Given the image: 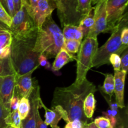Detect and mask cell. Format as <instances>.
I'll return each instance as SVG.
<instances>
[{
    "instance_id": "6da1fadb",
    "label": "cell",
    "mask_w": 128,
    "mask_h": 128,
    "mask_svg": "<svg viewBox=\"0 0 128 128\" xmlns=\"http://www.w3.org/2000/svg\"><path fill=\"white\" fill-rule=\"evenodd\" d=\"M98 91L92 82L85 79L80 84L74 82L68 87L56 88L53 92L51 107L59 106L65 111L67 122L80 121L88 124L90 120L85 116L83 104L86 96Z\"/></svg>"
},
{
    "instance_id": "7a4b0ae2",
    "label": "cell",
    "mask_w": 128,
    "mask_h": 128,
    "mask_svg": "<svg viewBox=\"0 0 128 128\" xmlns=\"http://www.w3.org/2000/svg\"><path fill=\"white\" fill-rule=\"evenodd\" d=\"M38 30L23 36H12L10 61L17 76L24 74L40 66L38 59L41 54L34 50Z\"/></svg>"
},
{
    "instance_id": "3957f363",
    "label": "cell",
    "mask_w": 128,
    "mask_h": 128,
    "mask_svg": "<svg viewBox=\"0 0 128 128\" xmlns=\"http://www.w3.org/2000/svg\"><path fill=\"white\" fill-rule=\"evenodd\" d=\"M64 44L62 31L50 15L38 30L34 50L47 59L53 58L63 48Z\"/></svg>"
},
{
    "instance_id": "277c9868",
    "label": "cell",
    "mask_w": 128,
    "mask_h": 128,
    "mask_svg": "<svg viewBox=\"0 0 128 128\" xmlns=\"http://www.w3.org/2000/svg\"><path fill=\"white\" fill-rule=\"evenodd\" d=\"M128 12H126L121 21L114 28L110 38L106 43L98 48L97 51L92 60V68H98L104 64H110V57L112 54L121 55L128 46L123 45L121 41V32L124 27L128 26Z\"/></svg>"
},
{
    "instance_id": "5b68a950",
    "label": "cell",
    "mask_w": 128,
    "mask_h": 128,
    "mask_svg": "<svg viewBox=\"0 0 128 128\" xmlns=\"http://www.w3.org/2000/svg\"><path fill=\"white\" fill-rule=\"evenodd\" d=\"M98 48L97 39L86 37L82 40L78 52L76 78L74 82L80 84L85 79L88 72L92 68V60Z\"/></svg>"
},
{
    "instance_id": "8992f818",
    "label": "cell",
    "mask_w": 128,
    "mask_h": 128,
    "mask_svg": "<svg viewBox=\"0 0 128 128\" xmlns=\"http://www.w3.org/2000/svg\"><path fill=\"white\" fill-rule=\"evenodd\" d=\"M62 28L67 24L79 26L83 16L76 11L77 0H55Z\"/></svg>"
},
{
    "instance_id": "52a82bcc",
    "label": "cell",
    "mask_w": 128,
    "mask_h": 128,
    "mask_svg": "<svg viewBox=\"0 0 128 128\" xmlns=\"http://www.w3.org/2000/svg\"><path fill=\"white\" fill-rule=\"evenodd\" d=\"M10 28L12 36H23L38 29L35 26L32 18L22 6L12 18Z\"/></svg>"
},
{
    "instance_id": "ba28073f",
    "label": "cell",
    "mask_w": 128,
    "mask_h": 128,
    "mask_svg": "<svg viewBox=\"0 0 128 128\" xmlns=\"http://www.w3.org/2000/svg\"><path fill=\"white\" fill-rule=\"evenodd\" d=\"M128 0H107L106 1V21L107 32L111 33L121 21L128 6Z\"/></svg>"
},
{
    "instance_id": "9c48e42d",
    "label": "cell",
    "mask_w": 128,
    "mask_h": 128,
    "mask_svg": "<svg viewBox=\"0 0 128 128\" xmlns=\"http://www.w3.org/2000/svg\"><path fill=\"white\" fill-rule=\"evenodd\" d=\"M34 88L29 96L30 110L25 119L21 120V128H36V116L39 110L41 108L42 101L40 97V87L38 81H33Z\"/></svg>"
},
{
    "instance_id": "30bf717a",
    "label": "cell",
    "mask_w": 128,
    "mask_h": 128,
    "mask_svg": "<svg viewBox=\"0 0 128 128\" xmlns=\"http://www.w3.org/2000/svg\"><path fill=\"white\" fill-rule=\"evenodd\" d=\"M106 1L100 0L94 7V24L87 37L97 39L101 32H107L106 21Z\"/></svg>"
},
{
    "instance_id": "8fae6325",
    "label": "cell",
    "mask_w": 128,
    "mask_h": 128,
    "mask_svg": "<svg viewBox=\"0 0 128 128\" xmlns=\"http://www.w3.org/2000/svg\"><path fill=\"white\" fill-rule=\"evenodd\" d=\"M15 78L16 74L0 78V101L4 107L10 112V102L15 88Z\"/></svg>"
},
{
    "instance_id": "7c38bea8",
    "label": "cell",
    "mask_w": 128,
    "mask_h": 128,
    "mask_svg": "<svg viewBox=\"0 0 128 128\" xmlns=\"http://www.w3.org/2000/svg\"><path fill=\"white\" fill-rule=\"evenodd\" d=\"M56 8L55 0H38L32 17L35 26L38 30L41 28L46 18L51 15Z\"/></svg>"
},
{
    "instance_id": "4fadbf2b",
    "label": "cell",
    "mask_w": 128,
    "mask_h": 128,
    "mask_svg": "<svg viewBox=\"0 0 128 128\" xmlns=\"http://www.w3.org/2000/svg\"><path fill=\"white\" fill-rule=\"evenodd\" d=\"M34 70L30 71L24 74L17 76L15 78L14 91L20 100L22 98H28L34 88V82L32 80V74Z\"/></svg>"
},
{
    "instance_id": "5bb4252c",
    "label": "cell",
    "mask_w": 128,
    "mask_h": 128,
    "mask_svg": "<svg viewBox=\"0 0 128 128\" xmlns=\"http://www.w3.org/2000/svg\"><path fill=\"white\" fill-rule=\"evenodd\" d=\"M41 108L45 110V120L44 122L47 126H50L51 128H60L58 123L61 119H63L67 122L66 112L60 106H54L51 107V109H49L42 102Z\"/></svg>"
},
{
    "instance_id": "9a60e30c",
    "label": "cell",
    "mask_w": 128,
    "mask_h": 128,
    "mask_svg": "<svg viewBox=\"0 0 128 128\" xmlns=\"http://www.w3.org/2000/svg\"><path fill=\"white\" fill-rule=\"evenodd\" d=\"M126 72L120 70L115 71L114 74V93L115 94V100L120 109H123L125 107L124 105V82L125 78L126 75Z\"/></svg>"
},
{
    "instance_id": "2e32d148",
    "label": "cell",
    "mask_w": 128,
    "mask_h": 128,
    "mask_svg": "<svg viewBox=\"0 0 128 128\" xmlns=\"http://www.w3.org/2000/svg\"><path fill=\"white\" fill-rule=\"evenodd\" d=\"M76 60V56L62 48L55 57V60L52 65V70L53 71H60L66 64Z\"/></svg>"
},
{
    "instance_id": "e0dca14e",
    "label": "cell",
    "mask_w": 128,
    "mask_h": 128,
    "mask_svg": "<svg viewBox=\"0 0 128 128\" xmlns=\"http://www.w3.org/2000/svg\"><path fill=\"white\" fill-rule=\"evenodd\" d=\"M94 21V7L89 11L88 13L82 19L79 24V27L82 32L83 39L88 36L91 31Z\"/></svg>"
},
{
    "instance_id": "ac0fdd59",
    "label": "cell",
    "mask_w": 128,
    "mask_h": 128,
    "mask_svg": "<svg viewBox=\"0 0 128 128\" xmlns=\"http://www.w3.org/2000/svg\"><path fill=\"white\" fill-rule=\"evenodd\" d=\"M62 28V34L64 40H77L82 41L83 40L82 32L79 26L67 24L64 26Z\"/></svg>"
},
{
    "instance_id": "d6986e66",
    "label": "cell",
    "mask_w": 128,
    "mask_h": 128,
    "mask_svg": "<svg viewBox=\"0 0 128 128\" xmlns=\"http://www.w3.org/2000/svg\"><path fill=\"white\" fill-rule=\"evenodd\" d=\"M94 93H90L86 96L83 104V111L85 116L88 119H92L96 108V101L95 100Z\"/></svg>"
},
{
    "instance_id": "ffe728a7",
    "label": "cell",
    "mask_w": 128,
    "mask_h": 128,
    "mask_svg": "<svg viewBox=\"0 0 128 128\" xmlns=\"http://www.w3.org/2000/svg\"><path fill=\"white\" fill-rule=\"evenodd\" d=\"M105 80L103 86H98V90L100 92L108 95L110 97H112L114 89V78L112 74H104Z\"/></svg>"
},
{
    "instance_id": "44dd1931",
    "label": "cell",
    "mask_w": 128,
    "mask_h": 128,
    "mask_svg": "<svg viewBox=\"0 0 128 128\" xmlns=\"http://www.w3.org/2000/svg\"><path fill=\"white\" fill-rule=\"evenodd\" d=\"M30 110V100L28 98H22L20 100L19 103L18 111L20 114L21 120H23L26 118Z\"/></svg>"
},
{
    "instance_id": "7402d4cb",
    "label": "cell",
    "mask_w": 128,
    "mask_h": 128,
    "mask_svg": "<svg viewBox=\"0 0 128 128\" xmlns=\"http://www.w3.org/2000/svg\"><path fill=\"white\" fill-rule=\"evenodd\" d=\"M93 0H77L76 11L84 17L92 9V2Z\"/></svg>"
},
{
    "instance_id": "603a6c76",
    "label": "cell",
    "mask_w": 128,
    "mask_h": 128,
    "mask_svg": "<svg viewBox=\"0 0 128 128\" xmlns=\"http://www.w3.org/2000/svg\"><path fill=\"white\" fill-rule=\"evenodd\" d=\"M16 74L11 65L10 58L0 60V78L3 76Z\"/></svg>"
},
{
    "instance_id": "cb8c5ba5",
    "label": "cell",
    "mask_w": 128,
    "mask_h": 128,
    "mask_svg": "<svg viewBox=\"0 0 128 128\" xmlns=\"http://www.w3.org/2000/svg\"><path fill=\"white\" fill-rule=\"evenodd\" d=\"M5 122L7 126L14 128H21V120L18 110L10 112V115L5 120Z\"/></svg>"
},
{
    "instance_id": "d4e9b609",
    "label": "cell",
    "mask_w": 128,
    "mask_h": 128,
    "mask_svg": "<svg viewBox=\"0 0 128 128\" xmlns=\"http://www.w3.org/2000/svg\"><path fill=\"white\" fill-rule=\"evenodd\" d=\"M12 42V34L8 30H0V50L10 47Z\"/></svg>"
},
{
    "instance_id": "484cf974",
    "label": "cell",
    "mask_w": 128,
    "mask_h": 128,
    "mask_svg": "<svg viewBox=\"0 0 128 128\" xmlns=\"http://www.w3.org/2000/svg\"><path fill=\"white\" fill-rule=\"evenodd\" d=\"M81 43V41L77 40H64L63 49L70 53L74 54L78 52Z\"/></svg>"
},
{
    "instance_id": "4316f807",
    "label": "cell",
    "mask_w": 128,
    "mask_h": 128,
    "mask_svg": "<svg viewBox=\"0 0 128 128\" xmlns=\"http://www.w3.org/2000/svg\"><path fill=\"white\" fill-rule=\"evenodd\" d=\"M38 1V0H21V6L24 7L28 14L32 19Z\"/></svg>"
},
{
    "instance_id": "83f0119b",
    "label": "cell",
    "mask_w": 128,
    "mask_h": 128,
    "mask_svg": "<svg viewBox=\"0 0 128 128\" xmlns=\"http://www.w3.org/2000/svg\"><path fill=\"white\" fill-rule=\"evenodd\" d=\"M93 122L98 128H111L110 121L106 117L96 118Z\"/></svg>"
},
{
    "instance_id": "f1b7e54d",
    "label": "cell",
    "mask_w": 128,
    "mask_h": 128,
    "mask_svg": "<svg viewBox=\"0 0 128 128\" xmlns=\"http://www.w3.org/2000/svg\"><path fill=\"white\" fill-rule=\"evenodd\" d=\"M10 111L6 110L0 101V128H4L7 126L5 120L10 115Z\"/></svg>"
},
{
    "instance_id": "f546056e",
    "label": "cell",
    "mask_w": 128,
    "mask_h": 128,
    "mask_svg": "<svg viewBox=\"0 0 128 128\" xmlns=\"http://www.w3.org/2000/svg\"><path fill=\"white\" fill-rule=\"evenodd\" d=\"M110 62L112 65L115 71L121 70V58L120 55L117 54H112L110 57Z\"/></svg>"
},
{
    "instance_id": "4dcf8cb0",
    "label": "cell",
    "mask_w": 128,
    "mask_h": 128,
    "mask_svg": "<svg viewBox=\"0 0 128 128\" xmlns=\"http://www.w3.org/2000/svg\"><path fill=\"white\" fill-rule=\"evenodd\" d=\"M121 58V70L127 73L128 69V48L126 49L120 56Z\"/></svg>"
},
{
    "instance_id": "1f68e13d",
    "label": "cell",
    "mask_w": 128,
    "mask_h": 128,
    "mask_svg": "<svg viewBox=\"0 0 128 128\" xmlns=\"http://www.w3.org/2000/svg\"><path fill=\"white\" fill-rule=\"evenodd\" d=\"M101 92L102 96H103V98L105 99L106 102H107L108 104H109L110 109H111V110L119 111V108H119L118 106L117 103H116V100H112V97H110L108 95L103 93L102 92Z\"/></svg>"
},
{
    "instance_id": "d6a6232c",
    "label": "cell",
    "mask_w": 128,
    "mask_h": 128,
    "mask_svg": "<svg viewBox=\"0 0 128 128\" xmlns=\"http://www.w3.org/2000/svg\"><path fill=\"white\" fill-rule=\"evenodd\" d=\"M20 101V97L18 96V94L16 93V91L14 90L13 95H12V97L11 100V102H10V110H11V112L18 110Z\"/></svg>"
},
{
    "instance_id": "836d02e7",
    "label": "cell",
    "mask_w": 128,
    "mask_h": 128,
    "mask_svg": "<svg viewBox=\"0 0 128 128\" xmlns=\"http://www.w3.org/2000/svg\"><path fill=\"white\" fill-rule=\"evenodd\" d=\"M6 7H7L8 13L9 14L11 18L14 16V15L16 13V11L14 10V6L13 0H6Z\"/></svg>"
},
{
    "instance_id": "e575fe53",
    "label": "cell",
    "mask_w": 128,
    "mask_h": 128,
    "mask_svg": "<svg viewBox=\"0 0 128 128\" xmlns=\"http://www.w3.org/2000/svg\"><path fill=\"white\" fill-rule=\"evenodd\" d=\"M38 61L40 66H43L47 70H50L51 68V65H50V62L48 61V59L43 55H40L38 59Z\"/></svg>"
},
{
    "instance_id": "d590c367",
    "label": "cell",
    "mask_w": 128,
    "mask_h": 128,
    "mask_svg": "<svg viewBox=\"0 0 128 128\" xmlns=\"http://www.w3.org/2000/svg\"><path fill=\"white\" fill-rule=\"evenodd\" d=\"M121 41L123 45L128 46V28L124 27L121 32Z\"/></svg>"
},
{
    "instance_id": "8d00e7d4",
    "label": "cell",
    "mask_w": 128,
    "mask_h": 128,
    "mask_svg": "<svg viewBox=\"0 0 128 128\" xmlns=\"http://www.w3.org/2000/svg\"><path fill=\"white\" fill-rule=\"evenodd\" d=\"M36 128H48L47 125L41 119L39 111H38L36 116Z\"/></svg>"
},
{
    "instance_id": "74e56055",
    "label": "cell",
    "mask_w": 128,
    "mask_h": 128,
    "mask_svg": "<svg viewBox=\"0 0 128 128\" xmlns=\"http://www.w3.org/2000/svg\"><path fill=\"white\" fill-rule=\"evenodd\" d=\"M10 52H11V46L0 50V60L8 58L10 56Z\"/></svg>"
},
{
    "instance_id": "f35d334b",
    "label": "cell",
    "mask_w": 128,
    "mask_h": 128,
    "mask_svg": "<svg viewBox=\"0 0 128 128\" xmlns=\"http://www.w3.org/2000/svg\"><path fill=\"white\" fill-rule=\"evenodd\" d=\"M70 126L72 128H86L87 124L83 123L80 121H74L72 122H69Z\"/></svg>"
},
{
    "instance_id": "ab89813d",
    "label": "cell",
    "mask_w": 128,
    "mask_h": 128,
    "mask_svg": "<svg viewBox=\"0 0 128 128\" xmlns=\"http://www.w3.org/2000/svg\"><path fill=\"white\" fill-rule=\"evenodd\" d=\"M14 10L16 12L20 10L21 7V0H13Z\"/></svg>"
},
{
    "instance_id": "60d3db41",
    "label": "cell",
    "mask_w": 128,
    "mask_h": 128,
    "mask_svg": "<svg viewBox=\"0 0 128 128\" xmlns=\"http://www.w3.org/2000/svg\"><path fill=\"white\" fill-rule=\"evenodd\" d=\"M0 30H8V31H10V28L8 26H7L4 22L0 21Z\"/></svg>"
},
{
    "instance_id": "b9f144b4",
    "label": "cell",
    "mask_w": 128,
    "mask_h": 128,
    "mask_svg": "<svg viewBox=\"0 0 128 128\" xmlns=\"http://www.w3.org/2000/svg\"><path fill=\"white\" fill-rule=\"evenodd\" d=\"M86 128H98L96 127V125L94 124L93 121H92V122H90V123L88 124L87 126H86Z\"/></svg>"
},
{
    "instance_id": "7bdbcfd3",
    "label": "cell",
    "mask_w": 128,
    "mask_h": 128,
    "mask_svg": "<svg viewBox=\"0 0 128 128\" xmlns=\"http://www.w3.org/2000/svg\"><path fill=\"white\" fill-rule=\"evenodd\" d=\"M0 2H1L2 6L4 7V8L5 10H6V11L8 12L7 7H6V0H0Z\"/></svg>"
},
{
    "instance_id": "ee69618b",
    "label": "cell",
    "mask_w": 128,
    "mask_h": 128,
    "mask_svg": "<svg viewBox=\"0 0 128 128\" xmlns=\"http://www.w3.org/2000/svg\"><path fill=\"white\" fill-rule=\"evenodd\" d=\"M64 128H71V126H70V122H68V123L66 124V126H65Z\"/></svg>"
},
{
    "instance_id": "f6af8a7d",
    "label": "cell",
    "mask_w": 128,
    "mask_h": 128,
    "mask_svg": "<svg viewBox=\"0 0 128 128\" xmlns=\"http://www.w3.org/2000/svg\"><path fill=\"white\" fill-rule=\"evenodd\" d=\"M99 1H100V0H93L92 3H93V4H96V3H97Z\"/></svg>"
},
{
    "instance_id": "bcb514c9",
    "label": "cell",
    "mask_w": 128,
    "mask_h": 128,
    "mask_svg": "<svg viewBox=\"0 0 128 128\" xmlns=\"http://www.w3.org/2000/svg\"><path fill=\"white\" fill-rule=\"evenodd\" d=\"M125 128L124 127V126H123V125H120V126H117V127H116V128Z\"/></svg>"
},
{
    "instance_id": "7dc6e473",
    "label": "cell",
    "mask_w": 128,
    "mask_h": 128,
    "mask_svg": "<svg viewBox=\"0 0 128 128\" xmlns=\"http://www.w3.org/2000/svg\"><path fill=\"white\" fill-rule=\"evenodd\" d=\"M4 128H14L11 127V126H6V127Z\"/></svg>"
},
{
    "instance_id": "c3c4849f",
    "label": "cell",
    "mask_w": 128,
    "mask_h": 128,
    "mask_svg": "<svg viewBox=\"0 0 128 128\" xmlns=\"http://www.w3.org/2000/svg\"><path fill=\"white\" fill-rule=\"evenodd\" d=\"M0 6H2V4H1V2H0Z\"/></svg>"
},
{
    "instance_id": "681fc988",
    "label": "cell",
    "mask_w": 128,
    "mask_h": 128,
    "mask_svg": "<svg viewBox=\"0 0 128 128\" xmlns=\"http://www.w3.org/2000/svg\"></svg>"
}]
</instances>
